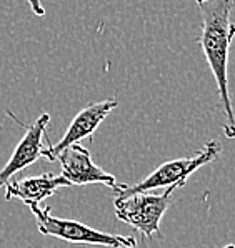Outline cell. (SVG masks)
<instances>
[{
	"label": "cell",
	"mask_w": 235,
	"mask_h": 248,
	"mask_svg": "<svg viewBox=\"0 0 235 248\" xmlns=\"http://www.w3.org/2000/svg\"><path fill=\"white\" fill-rule=\"evenodd\" d=\"M202 15V33L199 45L214 74L219 102L223 113V133L235 139V112L229 92V50L235 37V24L230 18L235 0H195Z\"/></svg>",
	"instance_id": "6da1fadb"
},
{
	"label": "cell",
	"mask_w": 235,
	"mask_h": 248,
	"mask_svg": "<svg viewBox=\"0 0 235 248\" xmlns=\"http://www.w3.org/2000/svg\"><path fill=\"white\" fill-rule=\"evenodd\" d=\"M222 152V145L217 140L208 142L202 150L194 157L187 158H177L170 160V162L162 163L160 167H157L152 173L147 178L140 180L134 185H127V183H119V186L115 188L117 197H128L134 193H145L152 192L155 188H169V186L175 185L182 188L187 183V178L194 173L195 170H199L200 167L207 165V163L217 160V157Z\"/></svg>",
	"instance_id": "7a4b0ae2"
},
{
	"label": "cell",
	"mask_w": 235,
	"mask_h": 248,
	"mask_svg": "<svg viewBox=\"0 0 235 248\" xmlns=\"http://www.w3.org/2000/svg\"><path fill=\"white\" fill-rule=\"evenodd\" d=\"M179 186L172 185L162 193H134L128 197H117L113 200L115 217L132 228L139 230L147 238L158 233L162 217L170 205V197Z\"/></svg>",
	"instance_id": "3957f363"
},
{
	"label": "cell",
	"mask_w": 235,
	"mask_h": 248,
	"mask_svg": "<svg viewBox=\"0 0 235 248\" xmlns=\"http://www.w3.org/2000/svg\"><path fill=\"white\" fill-rule=\"evenodd\" d=\"M39 223V232L42 235L55 236L63 242L82 243V245H100L107 248H135L137 240L134 236L112 235L105 232L95 230L85 223L75 220L59 218L52 215L50 207H44L39 213L33 215Z\"/></svg>",
	"instance_id": "277c9868"
},
{
	"label": "cell",
	"mask_w": 235,
	"mask_h": 248,
	"mask_svg": "<svg viewBox=\"0 0 235 248\" xmlns=\"http://www.w3.org/2000/svg\"><path fill=\"white\" fill-rule=\"evenodd\" d=\"M15 124H18L25 130L22 140L15 147L12 157L9 162L0 169V188L5 186V183L12 180V177L18 171L25 170L32 163H35L39 158H44V152L48 147L47 139V127L50 124V113H42L39 118H35L33 124H22L12 112H7Z\"/></svg>",
	"instance_id": "5b68a950"
},
{
	"label": "cell",
	"mask_w": 235,
	"mask_h": 248,
	"mask_svg": "<svg viewBox=\"0 0 235 248\" xmlns=\"http://www.w3.org/2000/svg\"><path fill=\"white\" fill-rule=\"evenodd\" d=\"M117 105H119V102H117L115 98H107V100L90 104V105H87L85 108H82L80 112L74 117V120L70 122L65 135H63L55 145L48 143V147L45 148V152H44V158L48 160V162H54V160H57V155L62 150H65L67 147L92 137L94 132L98 128V125L104 122V118L107 117L113 108H117Z\"/></svg>",
	"instance_id": "8992f818"
},
{
	"label": "cell",
	"mask_w": 235,
	"mask_h": 248,
	"mask_svg": "<svg viewBox=\"0 0 235 248\" xmlns=\"http://www.w3.org/2000/svg\"><path fill=\"white\" fill-rule=\"evenodd\" d=\"M57 160L62 165V177L70 182V185H90V183H100L115 192L119 182L113 175L107 173L94 163L90 152L80 143L67 147L57 155Z\"/></svg>",
	"instance_id": "52a82bcc"
},
{
	"label": "cell",
	"mask_w": 235,
	"mask_h": 248,
	"mask_svg": "<svg viewBox=\"0 0 235 248\" xmlns=\"http://www.w3.org/2000/svg\"><path fill=\"white\" fill-rule=\"evenodd\" d=\"M65 186H72L65 177L50 173H42L37 175V177L22 178V180H9L5 183V200L9 202L14 200V198H18L35 215L42 210L40 203L45 198L52 197L57 190L65 188Z\"/></svg>",
	"instance_id": "ba28073f"
},
{
	"label": "cell",
	"mask_w": 235,
	"mask_h": 248,
	"mask_svg": "<svg viewBox=\"0 0 235 248\" xmlns=\"http://www.w3.org/2000/svg\"><path fill=\"white\" fill-rule=\"evenodd\" d=\"M30 3V9H32V12L37 15V17H44L45 15V9L44 5H42L40 0H29Z\"/></svg>",
	"instance_id": "9c48e42d"
},
{
	"label": "cell",
	"mask_w": 235,
	"mask_h": 248,
	"mask_svg": "<svg viewBox=\"0 0 235 248\" xmlns=\"http://www.w3.org/2000/svg\"><path fill=\"white\" fill-rule=\"evenodd\" d=\"M225 248H235V247H234V245H227Z\"/></svg>",
	"instance_id": "30bf717a"
}]
</instances>
